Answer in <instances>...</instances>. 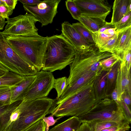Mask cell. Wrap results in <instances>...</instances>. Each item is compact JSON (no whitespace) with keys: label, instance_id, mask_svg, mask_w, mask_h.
I'll list each match as a JSON object with an SVG mask.
<instances>
[{"label":"cell","instance_id":"4316f807","mask_svg":"<svg viewBox=\"0 0 131 131\" xmlns=\"http://www.w3.org/2000/svg\"><path fill=\"white\" fill-rule=\"evenodd\" d=\"M67 79L66 77L55 79L53 88L55 89L57 92V97L58 99L60 98L67 86Z\"/></svg>","mask_w":131,"mask_h":131},{"label":"cell","instance_id":"d590c367","mask_svg":"<svg viewBox=\"0 0 131 131\" xmlns=\"http://www.w3.org/2000/svg\"><path fill=\"white\" fill-rule=\"evenodd\" d=\"M54 116L53 115L51 114L48 117L45 116L42 118L46 124L45 131H48L50 126L54 125L58 120L62 118L61 117H59L57 119H54Z\"/></svg>","mask_w":131,"mask_h":131},{"label":"cell","instance_id":"44dd1931","mask_svg":"<svg viewBox=\"0 0 131 131\" xmlns=\"http://www.w3.org/2000/svg\"><path fill=\"white\" fill-rule=\"evenodd\" d=\"M25 77L9 71L0 77V86L15 87L24 80Z\"/></svg>","mask_w":131,"mask_h":131},{"label":"cell","instance_id":"836d02e7","mask_svg":"<svg viewBox=\"0 0 131 131\" xmlns=\"http://www.w3.org/2000/svg\"><path fill=\"white\" fill-rule=\"evenodd\" d=\"M121 105L119 106L123 114L127 121L129 123L131 122V113L130 109L122 100H121Z\"/></svg>","mask_w":131,"mask_h":131},{"label":"cell","instance_id":"f546056e","mask_svg":"<svg viewBox=\"0 0 131 131\" xmlns=\"http://www.w3.org/2000/svg\"><path fill=\"white\" fill-rule=\"evenodd\" d=\"M114 24L116 32L131 27V12L128 13Z\"/></svg>","mask_w":131,"mask_h":131},{"label":"cell","instance_id":"83f0119b","mask_svg":"<svg viewBox=\"0 0 131 131\" xmlns=\"http://www.w3.org/2000/svg\"><path fill=\"white\" fill-rule=\"evenodd\" d=\"M11 87L0 86V104L4 105L10 104Z\"/></svg>","mask_w":131,"mask_h":131},{"label":"cell","instance_id":"7bdbcfd3","mask_svg":"<svg viewBox=\"0 0 131 131\" xmlns=\"http://www.w3.org/2000/svg\"><path fill=\"white\" fill-rule=\"evenodd\" d=\"M46 126L45 123L41 119L39 120V123L35 131H45Z\"/></svg>","mask_w":131,"mask_h":131},{"label":"cell","instance_id":"cb8c5ba5","mask_svg":"<svg viewBox=\"0 0 131 131\" xmlns=\"http://www.w3.org/2000/svg\"><path fill=\"white\" fill-rule=\"evenodd\" d=\"M72 25L89 44L91 46L95 45L93 38L92 33L83 25L80 22L74 23Z\"/></svg>","mask_w":131,"mask_h":131},{"label":"cell","instance_id":"7c38bea8","mask_svg":"<svg viewBox=\"0 0 131 131\" xmlns=\"http://www.w3.org/2000/svg\"><path fill=\"white\" fill-rule=\"evenodd\" d=\"M61 31V34L72 45L75 50H83L91 46L68 21L62 23Z\"/></svg>","mask_w":131,"mask_h":131},{"label":"cell","instance_id":"52a82bcc","mask_svg":"<svg viewBox=\"0 0 131 131\" xmlns=\"http://www.w3.org/2000/svg\"><path fill=\"white\" fill-rule=\"evenodd\" d=\"M0 64L9 71L25 77L36 74L35 68L20 58L8 43L6 36L0 31Z\"/></svg>","mask_w":131,"mask_h":131},{"label":"cell","instance_id":"ffe728a7","mask_svg":"<svg viewBox=\"0 0 131 131\" xmlns=\"http://www.w3.org/2000/svg\"><path fill=\"white\" fill-rule=\"evenodd\" d=\"M82 123L78 117L73 116L56 125L48 131H77Z\"/></svg>","mask_w":131,"mask_h":131},{"label":"cell","instance_id":"7dc6e473","mask_svg":"<svg viewBox=\"0 0 131 131\" xmlns=\"http://www.w3.org/2000/svg\"><path fill=\"white\" fill-rule=\"evenodd\" d=\"M5 19L3 18L0 16V30H2L6 23Z\"/></svg>","mask_w":131,"mask_h":131},{"label":"cell","instance_id":"c3c4849f","mask_svg":"<svg viewBox=\"0 0 131 131\" xmlns=\"http://www.w3.org/2000/svg\"><path fill=\"white\" fill-rule=\"evenodd\" d=\"M130 128L129 124L127 125L122 127L116 131H127L129 130Z\"/></svg>","mask_w":131,"mask_h":131},{"label":"cell","instance_id":"74e56055","mask_svg":"<svg viewBox=\"0 0 131 131\" xmlns=\"http://www.w3.org/2000/svg\"><path fill=\"white\" fill-rule=\"evenodd\" d=\"M23 5H32L37 4L42 1L39 0H18Z\"/></svg>","mask_w":131,"mask_h":131},{"label":"cell","instance_id":"ac0fdd59","mask_svg":"<svg viewBox=\"0 0 131 131\" xmlns=\"http://www.w3.org/2000/svg\"><path fill=\"white\" fill-rule=\"evenodd\" d=\"M106 17L82 15L78 20L92 32H94L98 31L105 24Z\"/></svg>","mask_w":131,"mask_h":131},{"label":"cell","instance_id":"f6af8a7d","mask_svg":"<svg viewBox=\"0 0 131 131\" xmlns=\"http://www.w3.org/2000/svg\"><path fill=\"white\" fill-rule=\"evenodd\" d=\"M10 105H4L0 104V116L8 109Z\"/></svg>","mask_w":131,"mask_h":131},{"label":"cell","instance_id":"681fc988","mask_svg":"<svg viewBox=\"0 0 131 131\" xmlns=\"http://www.w3.org/2000/svg\"><path fill=\"white\" fill-rule=\"evenodd\" d=\"M0 70L7 72L9 71V70L1 64H0Z\"/></svg>","mask_w":131,"mask_h":131},{"label":"cell","instance_id":"816d5d0a","mask_svg":"<svg viewBox=\"0 0 131 131\" xmlns=\"http://www.w3.org/2000/svg\"><path fill=\"white\" fill-rule=\"evenodd\" d=\"M5 4V3L2 1V0H0V6Z\"/></svg>","mask_w":131,"mask_h":131},{"label":"cell","instance_id":"9c48e42d","mask_svg":"<svg viewBox=\"0 0 131 131\" xmlns=\"http://www.w3.org/2000/svg\"><path fill=\"white\" fill-rule=\"evenodd\" d=\"M36 77L26 92L23 100H32L47 97L53 88L55 79L51 72H37Z\"/></svg>","mask_w":131,"mask_h":131},{"label":"cell","instance_id":"ba28073f","mask_svg":"<svg viewBox=\"0 0 131 131\" xmlns=\"http://www.w3.org/2000/svg\"><path fill=\"white\" fill-rule=\"evenodd\" d=\"M38 20L30 14L19 15L9 18L2 33L6 36L36 37L40 36L35 26Z\"/></svg>","mask_w":131,"mask_h":131},{"label":"cell","instance_id":"277c9868","mask_svg":"<svg viewBox=\"0 0 131 131\" xmlns=\"http://www.w3.org/2000/svg\"><path fill=\"white\" fill-rule=\"evenodd\" d=\"M94 82L81 87L56 105L51 114L62 118L69 116L79 117L88 111L98 101L94 94Z\"/></svg>","mask_w":131,"mask_h":131},{"label":"cell","instance_id":"f5cc1de1","mask_svg":"<svg viewBox=\"0 0 131 131\" xmlns=\"http://www.w3.org/2000/svg\"><path fill=\"white\" fill-rule=\"evenodd\" d=\"M5 131H7V129L6 130H5Z\"/></svg>","mask_w":131,"mask_h":131},{"label":"cell","instance_id":"4dcf8cb0","mask_svg":"<svg viewBox=\"0 0 131 131\" xmlns=\"http://www.w3.org/2000/svg\"><path fill=\"white\" fill-rule=\"evenodd\" d=\"M119 60L118 58L113 55L110 57L101 60L100 64L102 71L108 72L114 64Z\"/></svg>","mask_w":131,"mask_h":131},{"label":"cell","instance_id":"d4e9b609","mask_svg":"<svg viewBox=\"0 0 131 131\" xmlns=\"http://www.w3.org/2000/svg\"><path fill=\"white\" fill-rule=\"evenodd\" d=\"M92 33L95 45L99 48L116 34L115 35L111 34L107 30L102 33H99L97 32Z\"/></svg>","mask_w":131,"mask_h":131},{"label":"cell","instance_id":"e0dca14e","mask_svg":"<svg viewBox=\"0 0 131 131\" xmlns=\"http://www.w3.org/2000/svg\"><path fill=\"white\" fill-rule=\"evenodd\" d=\"M111 23L113 24L119 21L128 12H131V0H115Z\"/></svg>","mask_w":131,"mask_h":131},{"label":"cell","instance_id":"4fadbf2b","mask_svg":"<svg viewBox=\"0 0 131 131\" xmlns=\"http://www.w3.org/2000/svg\"><path fill=\"white\" fill-rule=\"evenodd\" d=\"M117 37L112 53L121 60L124 52L131 48V27L116 32Z\"/></svg>","mask_w":131,"mask_h":131},{"label":"cell","instance_id":"d6986e66","mask_svg":"<svg viewBox=\"0 0 131 131\" xmlns=\"http://www.w3.org/2000/svg\"><path fill=\"white\" fill-rule=\"evenodd\" d=\"M108 72L102 71L94 81L93 88L95 98L99 101L105 96L107 77Z\"/></svg>","mask_w":131,"mask_h":131},{"label":"cell","instance_id":"8992f818","mask_svg":"<svg viewBox=\"0 0 131 131\" xmlns=\"http://www.w3.org/2000/svg\"><path fill=\"white\" fill-rule=\"evenodd\" d=\"M82 122L88 123L112 121L123 126L129 124L120 107L112 98L105 96L98 101L89 111L78 117Z\"/></svg>","mask_w":131,"mask_h":131},{"label":"cell","instance_id":"603a6c76","mask_svg":"<svg viewBox=\"0 0 131 131\" xmlns=\"http://www.w3.org/2000/svg\"><path fill=\"white\" fill-rule=\"evenodd\" d=\"M22 101H18L10 104L8 109L0 116V131L7 129L12 114Z\"/></svg>","mask_w":131,"mask_h":131},{"label":"cell","instance_id":"5bb4252c","mask_svg":"<svg viewBox=\"0 0 131 131\" xmlns=\"http://www.w3.org/2000/svg\"><path fill=\"white\" fill-rule=\"evenodd\" d=\"M115 88L117 91L119 100L122 93L125 91L131 94L130 69L128 70L125 64L121 62L118 70Z\"/></svg>","mask_w":131,"mask_h":131},{"label":"cell","instance_id":"484cf974","mask_svg":"<svg viewBox=\"0 0 131 131\" xmlns=\"http://www.w3.org/2000/svg\"><path fill=\"white\" fill-rule=\"evenodd\" d=\"M88 123L91 128L93 131H100L106 128L124 126L121 125L117 123L112 121H103Z\"/></svg>","mask_w":131,"mask_h":131},{"label":"cell","instance_id":"1f68e13d","mask_svg":"<svg viewBox=\"0 0 131 131\" xmlns=\"http://www.w3.org/2000/svg\"><path fill=\"white\" fill-rule=\"evenodd\" d=\"M117 34L110 39L103 46L99 48L102 52H107L112 53L117 39Z\"/></svg>","mask_w":131,"mask_h":131},{"label":"cell","instance_id":"9a60e30c","mask_svg":"<svg viewBox=\"0 0 131 131\" xmlns=\"http://www.w3.org/2000/svg\"><path fill=\"white\" fill-rule=\"evenodd\" d=\"M98 75L94 72L88 73L79 78L71 85L68 86L58 99L56 105L62 102L81 87L93 82Z\"/></svg>","mask_w":131,"mask_h":131},{"label":"cell","instance_id":"5b68a950","mask_svg":"<svg viewBox=\"0 0 131 131\" xmlns=\"http://www.w3.org/2000/svg\"><path fill=\"white\" fill-rule=\"evenodd\" d=\"M58 99L47 97L28 100L24 110L14 121L12 122L7 131H24L31 125L51 114L56 105Z\"/></svg>","mask_w":131,"mask_h":131},{"label":"cell","instance_id":"6da1fadb","mask_svg":"<svg viewBox=\"0 0 131 131\" xmlns=\"http://www.w3.org/2000/svg\"><path fill=\"white\" fill-rule=\"evenodd\" d=\"M6 36L7 41L20 58L37 72L42 69L48 37Z\"/></svg>","mask_w":131,"mask_h":131},{"label":"cell","instance_id":"bcb514c9","mask_svg":"<svg viewBox=\"0 0 131 131\" xmlns=\"http://www.w3.org/2000/svg\"><path fill=\"white\" fill-rule=\"evenodd\" d=\"M123 126L113 127L106 128L103 129L101 130L100 131H116L118 129H119Z\"/></svg>","mask_w":131,"mask_h":131},{"label":"cell","instance_id":"b9f144b4","mask_svg":"<svg viewBox=\"0 0 131 131\" xmlns=\"http://www.w3.org/2000/svg\"><path fill=\"white\" fill-rule=\"evenodd\" d=\"M8 7L13 9H15L18 0H2Z\"/></svg>","mask_w":131,"mask_h":131},{"label":"cell","instance_id":"3957f363","mask_svg":"<svg viewBox=\"0 0 131 131\" xmlns=\"http://www.w3.org/2000/svg\"><path fill=\"white\" fill-rule=\"evenodd\" d=\"M75 50L74 59L70 65V74L67 79V86L87 73L94 72L99 75L100 74L102 70L100 62L113 55L111 53L100 51L95 45L84 50Z\"/></svg>","mask_w":131,"mask_h":131},{"label":"cell","instance_id":"ee69618b","mask_svg":"<svg viewBox=\"0 0 131 131\" xmlns=\"http://www.w3.org/2000/svg\"><path fill=\"white\" fill-rule=\"evenodd\" d=\"M39 121L31 125L24 131H35L39 123Z\"/></svg>","mask_w":131,"mask_h":131},{"label":"cell","instance_id":"8d00e7d4","mask_svg":"<svg viewBox=\"0 0 131 131\" xmlns=\"http://www.w3.org/2000/svg\"><path fill=\"white\" fill-rule=\"evenodd\" d=\"M122 100L130 109L131 104V94L127 92L124 91L121 94L120 100Z\"/></svg>","mask_w":131,"mask_h":131},{"label":"cell","instance_id":"7a4b0ae2","mask_svg":"<svg viewBox=\"0 0 131 131\" xmlns=\"http://www.w3.org/2000/svg\"><path fill=\"white\" fill-rule=\"evenodd\" d=\"M75 54L73 46L61 34L48 37L42 69L61 70L72 62Z\"/></svg>","mask_w":131,"mask_h":131},{"label":"cell","instance_id":"8fae6325","mask_svg":"<svg viewBox=\"0 0 131 131\" xmlns=\"http://www.w3.org/2000/svg\"><path fill=\"white\" fill-rule=\"evenodd\" d=\"M82 15L106 16L111 11V7L106 0H73Z\"/></svg>","mask_w":131,"mask_h":131},{"label":"cell","instance_id":"f35d334b","mask_svg":"<svg viewBox=\"0 0 131 131\" xmlns=\"http://www.w3.org/2000/svg\"><path fill=\"white\" fill-rule=\"evenodd\" d=\"M77 131H93L88 123L82 122Z\"/></svg>","mask_w":131,"mask_h":131},{"label":"cell","instance_id":"f907efd6","mask_svg":"<svg viewBox=\"0 0 131 131\" xmlns=\"http://www.w3.org/2000/svg\"><path fill=\"white\" fill-rule=\"evenodd\" d=\"M6 72L0 70V77L3 75Z\"/></svg>","mask_w":131,"mask_h":131},{"label":"cell","instance_id":"f1b7e54d","mask_svg":"<svg viewBox=\"0 0 131 131\" xmlns=\"http://www.w3.org/2000/svg\"><path fill=\"white\" fill-rule=\"evenodd\" d=\"M65 5L67 10L73 18L78 20L82 15L81 11L73 0H67Z\"/></svg>","mask_w":131,"mask_h":131},{"label":"cell","instance_id":"2e32d148","mask_svg":"<svg viewBox=\"0 0 131 131\" xmlns=\"http://www.w3.org/2000/svg\"><path fill=\"white\" fill-rule=\"evenodd\" d=\"M36 74L25 76V79L16 86L11 87L10 104L22 100L29 87L35 80Z\"/></svg>","mask_w":131,"mask_h":131},{"label":"cell","instance_id":"7402d4cb","mask_svg":"<svg viewBox=\"0 0 131 131\" xmlns=\"http://www.w3.org/2000/svg\"><path fill=\"white\" fill-rule=\"evenodd\" d=\"M121 61L120 60L116 62L108 72L107 77L106 96H110L115 88L117 77L118 70Z\"/></svg>","mask_w":131,"mask_h":131},{"label":"cell","instance_id":"e575fe53","mask_svg":"<svg viewBox=\"0 0 131 131\" xmlns=\"http://www.w3.org/2000/svg\"><path fill=\"white\" fill-rule=\"evenodd\" d=\"M131 48L125 51L123 55L121 62L124 63L128 70L130 69L131 65Z\"/></svg>","mask_w":131,"mask_h":131},{"label":"cell","instance_id":"d6a6232c","mask_svg":"<svg viewBox=\"0 0 131 131\" xmlns=\"http://www.w3.org/2000/svg\"><path fill=\"white\" fill-rule=\"evenodd\" d=\"M13 12V10L8 7L6 4L1 5L0 6V16L8 20L9 16L11 15Z\"/></svg>","mask_w":131,"mask_h":131},{"label":"cell","instance_id":"ab89813d","mask_svg":"<svg viewBox=\"0 0 131 131\" xmlns=\"http://www.w3.org/2000/svg\"><path fill=\"white\" fill-rule=\"evenodd\" d=\"M115 28V24H112L111 22L109 23L107 22L97 32L99 33H102L106 29Z\"/></svg>","mask_w":131,"mask_h":131},{"label":"cell","instance_id":"30bf717a","mask_svg":"<svg viewBox=\"0 0 131 131\" xmlns=\"http://www.w3.org/2000/svg\"><path fill=\"white\" fill-rule=\"evenodd\" d=\"M61 0H44L37 4L23 5L25 11L36 18L41 24V27L53 22L57 13V8Z\"/></svg>","mask_w":131,"mask_h":131},{"label":"cell","instance_id":"60d3db41","mask_svg":"<svg viewBox=\"0 0 131 131\" xmlns=\"http://www.w3.org/2000/svg\"><path fill=\"white\" fill-rule=\"evenodd\" d=\"M112 99L114 100L119 106L121 105V101L119 99L117 90L115 88L111 95Z\"/></svg>","mask_w":131,"mask_h":131}]
</instances>
